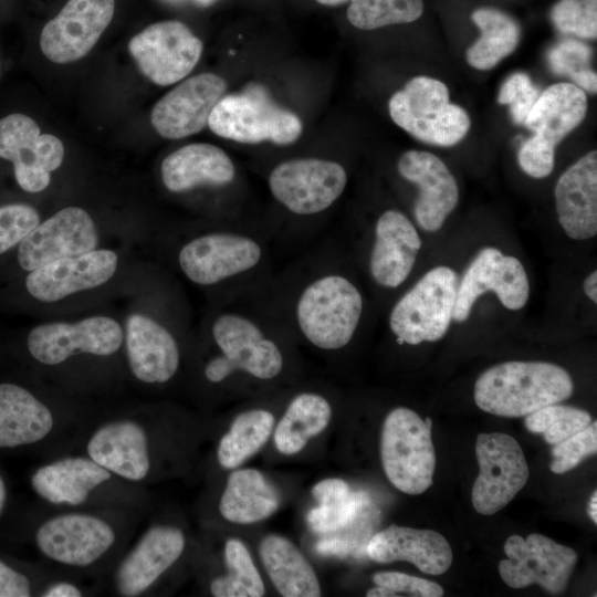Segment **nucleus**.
Masks as SVG:
<instances>
[{
	"mask_svg": "<svg viewBox=\"0 0 597 597\" xmlns=\"http://www.w3.org/2000/svg\"><path fill=\"white\" fill-rule=\"evenodd\" d=\"M199 6H209L211 4L214 0H195Z\"/></svg>",
	"mask_w": 597,
	"mask_h": 597,
	"instance_id": "nucleus-55",
	"label": "nucleus"
},
{
	"mask_svg": "<svg viewBox=\"0 0 597 597\" xmlns=\"http://www.w3.org/2000/svg\"><path fill=\"white\" fill-rule=\"evenodd\" d=\"M259 553L281 596H321L320 582L313 567L290 540L276 534L268 535L261 541Z\"/></svg>",
	"mask_w": 597,
	"mask_h": 597,
	"instance_id": "nucleus-33",
	"label": "nucleus"
},
{
	"mask_svg": "<svg viewBox=\"0 0 597 597\" xmlns=\"http://www.w3.org/2000/svg\"><path fill=\"white\" fill-rule=\"evenodd\" d=\"M124 342L122 326L108 316H91L74 323L52 322L35 326L27 338L31 356L48 366L77 354L111 356Z\"/></svg>",
	"mask_w": 597,
	"mask_h": 597,
	"instance_id": "nucleus-15",
	"label": "nucleus"
},
{
	"mask_svg": "<svg viewBox=\"0 0 597 597\" xmlns=\"http://www.w3.org/2000/svg\"><path fill=\"white\" fill-rule=\"evenodd\" d=\"M596 500H597V494H596V490H595L593 492L591 496H590L588 507H587L589 517L591 519V521L595 524H597V502H596Z\"/></svg>",
	"mask_w": 597,
	"mask_h": 597,
	"instance_id": "nucleus-52",
	"label": "nucleus"
},
{
	"mask_svg": "<svg viewBox=\"0 0 597 597\" xmlns=\"http://www.w3.org/2000/svg\"><path fill=\"white\" fill-rule=\"evenodd\" d=\"M348 176L339 163L318 157H300L276 164L268 175L275 202L297 220L314 219L344 193Z\"/></svg>",
	"mask_w": 597,
	"mask_h": 597,
	"instance_id": "nucleus-8",
	"label": "nucleus"
},
{
	"mask_svg": "<svg viewBox=\"0 0 597 597\" xmlns=\"http://www.w3.org/2000/svg\"><path fill=\"white\" fill-rule=\"evenodd\" d=\"M425 422L430 429L432 428V420L430 417L425 418Z\"/></svg>",
	"mask_w": 597,
	"mask_h": 597,
	"instance_id": "nucleus-56",
	"label": "nucleus"
},
{
	"mask_svg": "<svg viewBox=\"0 0 597 597\" xmlns=\"http://www.w3.org/2000/svg\"><path fill=\"white\" fill-rule=\"evenodd\" d=\"M396 125L416 139L437 146L458 144L468 134V113L450 102L447 85L429 76H416L397 91L388 103Z\"/></svg>",
	"mask_w": 597,
	"mask_h": 597,
	"instance_id": "nucleus-5",
	"label": "nucleus"
},
{
	"mask_svg": "<svg viewBox=\"0 0 597 597\" xmlns=\"http://www.w3.org/2000/svg\"><path fill=\"white\" fill-rule=\"evenodd\" d=\"M227 574L210 583L214 597H261L265 588L247 546L237 538L224 544Z\"/></svg>",
	"mask_w": 597,
	"mask_h": 597,
	"instance_id": "nucleus-38",
	"label": "nucleus"
},
{
	"mask_svg": "<svg viewBox=\"0 0 597 597\" xmlns=\"http://www.w3.org/2000/svg\"><path fill=\"white\" fill-rule=\"evenodd\" d=\"M503 551L507 558L499 563V573L502 580L515 589L537 584L547 593L561 594L577 562L573 548L537 533L526 538L511 535Z\"/></svg>",
	"mask_w": 597,
	"mask_h": 597,
	"instance_id": "nucleus-12",
	"label": "nucleus"
},
{
	"mask_svg": "<svg viewBox=\"0 0 597 597\" xmlns=\"http://www.w3.org/2000/svg\"><path fill=\"white\" fill-rule=\"evenodd\" d=\"M475 454L480 471L472 488V504L478 513L492 515L524 488L530 469L520 443L507 433L478 434Z\"/></svg>",
	"mask_w": 597,
	"mask_h": 597,
	"instance_id": "nucleus-11",
	"label": "nucleus"
},
{
	"mask_svg": "<svg viewBox=\"0 0 597 597\" xmlns=\"http://www.w3.org/2000/svg\"><path fill=\"white\" fill-rule=\"evenodd\" d=\"M591 59L590 48L574 39L557 43L547 55L551 70L558 75L570 76L573 73L587 69Z\"/></svg>",
	"mask_w": 597,
	"mask_h": 597,
	"instance_id": "nucleus-46",
	"label": "nucleus"
},
{
	"mask_svg": "<svg viewBox=\"0 0 597 597\" xmlns=\"http://www.w3.org/2000/svg\"><path fill=\"white\" fill-rule=\"evenodd\" d=\"M423 13L422 0H350L347 19L362 30L410 23Z\"/></svg>",
	"mask_w": 597,
	"mask_h": 597,
	"instance_id": "nucleus-39",
	"label": "nucleus"
},
{
	"mask_svg": "<svg viewBox=\"0 0 597 597\" xmlns=\"http://www.w3.org/2000/svg\"><path fill=\"white\" fill-rule=\"evenodd\" d=\"M185 547L180 528L168 524L150 526L118 563L113 577L116 593L124 597L145 594L180 558Z\"/></svg>",
	"mask_w": 597,
	"mask_h": 597,
	"instance_id": "nucleus-21",
	"label": "nucleus"
},
{
	"mask_svg": "<svg viewBox=\"0 0 597 597\" xmlns=\"http://www.w3.org/2000/svg\"><path fill=\"white\" fill-rule=\"evenodd\" d=\"M208 126L216 135L233 142H271L280 146L294 143L303 129L301 119L275 104L256 83L239 94L222 96L209 116Z\"/></svg>",
	"mask_w": 597,
	"mask_h": 597,
	"instance_id": "nucleus-6",
	"label": "nucleus"
},
{
	"mask_svg": "<svg viewBox=\"0 0 597 597\" xmlns=\"http://www.w3.org/2000/svg\"><path fill=\"white\" fill-rule=\"evenodd\" d=\"M318 506L307 514L310 527L317 533H328L348 525L357 516L364 496L350 491L342 479H325L312 489Z\"/></svg>",
	"mask_w": 597,
	"mask_h": 597,
	"instance_id": "nucleus-37",
	"label": "nucleus"
},
{
	"mask_svg": "<svg viewBox=\"0 0 597 597\" xmlns=\"http://www.w3.org/2000/svg\"><path fill=\"white\" fill-rule=\"evenodd\" d=\"M274 426V416L263 408L239 413L228 432L220 439L217 458L224 469H234L256 453L268 441Z\"/></svg>",
	"mask_w": 597,
	"mask_h": 597,
	"instance_id": "nucleus-36",
	"label": "nucleus"
},
{
	"mask_svg": "<svg viewBox=\"0 0 597 597\" xmlns=\"http://www.w3.org/2000/svg\"><path fill=\"white\" fill-rule=\"evenodd\" d=\"M398 174L418 186L419 196L413 216L419 228L438 231L459 201L454 176L436 155L422 150H407L397 161Z\"/></svg>",
	"mask_w": 597,
	"mask_h": 597,
	"instance_id": "nucleus-24",
	"label": "nucleus"
},
{
	"mask_svg": "<svg viewBox=\"0 0 597 597\" xmlns=\"http://www.w3.org/2000/svg\"><path fill=\"white\" fill-rule=\"evenodd\" d=\"M160 176L169 192L186 193L198 188L226 189L237 182L238 170L223 149L195 143L166 156Z\"/></svg>",
	"mask_w": 597,
	"mask_h": 597,
	"instance_id": "nucleus-27",
	"label": "nucleus"
},
{
	"mask_svg": "<svg viewBox=\"0 0 597 597\" xmlns=\"http://www.w3.org/2000/svg\"><path fill=\"white\" fill-rule=\"evenodd\" d=\"M117 266L116 252L94 249L80 255L55 260L31 271L27 275L25 287L38 301L52 303L105 284L113 277Z\"/></svg>",
	"mask_w": 597,
	"mask_h": 597,
	"instance_id": "nucleus-23",
	"label": "nucleus"
},
{
	"mask_svg": "<svg viewBox=\"0 0 597 597\" xmlns=\"http://www.w3.org/2000/svg\"><path fill=\"white\" fill-rule=\"evenodd\" d=\"M376 587L366 593L367 597H440L443 588L431 580L399 572H379L374 574Z\"/></svg>",
	"mask_w": 597,
	"mask_h": 597,
	"instance_id": "nucleus-42",
	"label": "nucleus"
},
{
	"mask_svg": "<svg viewBox=\"0 0 597 597\" xmlns=\"http://www.w3.org/2000/svg\"><path fill=\"white\" fill-rule=\"evenodd\" d=\"M39 223V212L29 205L0 206V254L19 244Z\"/></svg>",
	"mask_w": 597,
	"mask_h": 597,
	"instance_id": "nucleus-44",
	"label": "nucleus"
},
{
	"mask_svg": "<svg viewBox=\"0 0 597 597\" xmlns=\"http://www.w3.org/2000/svg\"><path fill=\"white\" fill-rule=\"evenodd\" d=\"M6 496H7L6 484L2 476L0 475V513L3 510L4 503H6Z\"/></svg>",
	"mask_w": 597,
	"mask_h": 597,
	"instance_id": "nucleus-53",
	"label": "nucleus"
},
{
	"mask_svg": "<svg viewBox=\"0 0 597 597\" xmlns=\"http://www.w3.org/2000/svg\"><path fill=\"white\" fill-rule=\"evenodd\" d=\"M366 552L374 562L407 561L429 575H441L452 564L451 546L440 533L396 524L375 534Z\"/></svg>",
	"mask_w": 597,
	"mask_h": 597,
	"instance_id": "nucleus-29",
	"label": "nucleus"
},
{
	"mask_svg": "<svg viewBox=\"0 0 597 597\" xmlns=\"http://www.w3.org/2000/svg\"><path fill=\"white\" fill-rule=\"evenodd\" d=\"M551 19L561 33L596 39L597 0H559L552 8Z\"/></svg>",
	"mask_w": 597,
	"mask_h": 597,
	"instance_id": "nucleus-41",
	"label": "nucleus"
},
{
	"mask_svg": "<svg viewBox=\"0 0 597 597\" xmlns=\"http://www.w3.org/2000/svg\"><path fill=\"white\" fill-rule=\"evenodd\" d=\"M597 452V422L563 440L552 449L549 470L563 474L577 467L586 457Z\"/></svg>",
	"mask_w": 597,
	"mask_h": 597,
	"instance_id": "nucleus-43",
	"label": "nucleus"
},
{
	"mask_svg": "<svg viewBox=\"0 0 597 597\" xmlns=\"http://www.w3.org/2000/svg\"><path fill=\"white\" fill-rule=\"evenodd\" d=\"M96 226L86 210L66 207L39 223L18 248L19 265L33 271L46 263L96 248Z\"/></svg>",
	"mask_w": 597,
	"mask_h": 597,
	"instance_id": "nucleus-19",
	"label": "nucleus"
},
{
	"mask_svg": "<svg viewBox=\"0 0 597 597\" xmlns=\"http://www.w3.org/2000/svg\"><path fill=\"white\" fill-rule=\"evenodd\" d=\"M586 93L573 83H556L540 93L524 124L533 136L556 147L585 118Z\"/></svg>",
	"mask_w": 597,
	"mask_h": 597,
	"instance_id": "nucleus-31",
	"label": "nucleus"
},
{
	"mask_svg": "<svg viewBox=\"0 0 597 597\" xmlns=\"http://www.w3.org/2000/svg\"><path fill=\"white\" fill-rule=\"evenodd\" d=\"M568 371L553 363L512 360L484 370L474 385L476 406L489 413L519 418L572 396Z\"/></svg>",
	"mask_w": 597,
	"mask_h": 597,
	"instance_id": "nucleus-4",
	"label": "nucleus"
},
{
	"mask_svg": "<svg viewBox=\"0 0 597 597\" xmlns=\"http://www.w3.org/2000/svg\"><path fill=\"white\" fill-rule=\"evenodd\" d=\"M591 422L588 411L572 406L553 404L525 416L526 429L542 434L549 444H557L585 429Z\"/></svg>",
	"mask_w": 597,
	"mask_h": 597,
	"instance_id": "nucleus-40",
	"label": "nucleus"
},
{
	"mask_svg": "<svg viewBox=\"0 0 597 597\" xmlns=\"http://www.w3.org/2000/svg\"><path fill=\"white\" fill-rule=\"evenodd\" d=\"M256 292L293 343L321 352L344 349L363 322V292L327 241L274 271Z\"/></svg>",
	"mask_w": 597,
	"mask_h": 597,
	"instance_id": "nucleus-1",
	"label": "nucleus"
},
{
	"mask_svg": "<svg viewBox=\"0 0 597 597\" xmlns=\"http://www.w3.org/2000/svg\"><path fill=\"white\" fill-rule=\"evenodd\" d=\"M280 493L255 469L233 471L219 502L220 514L237 524H251L271 516L280 506Z\"/></svg>",
	"mask_w": 597,
	"mask_h": 597,
	"instance_id": "nucleus-32",
	"label": "nucleus"
},
{
	"mask_svg": "<svg viewBox=\"0 0 597 597\" xmlns=\"http://www.w3.org/2000/svg\"><path fill=\"white\" fill-rule=\"evenodd\" d=\"M316 1L324 6L335 7V6L344 4L349 0H316Z\"/></svg>",
	"mask_w": 597,
	"mask_h": 597,
	"instance_id": "nucleus-54",
	"label": "nucleus"
},
{
	"mask_svg": "<svg viewBox=\"0 0 597 597\" xmlns=\"http://www.w3.org/2000/svg\"><path fill=\"white\" fill-rule=\"evenodd\" d=\"M114 478L112 472L85 455H69L38 468L31 486L45 502L56 506L86 504L98 489Z\"/></svg>",
	"mask_w": 597,
	"mask_h": 597,
	"instance_id": "nucleus-26",
	"label": "nucleus"
},
{
	"mask_svg": "<svg viewBox=\"0 0 597 597\" xmlns=\"http://www.w3.org/2000/svg\"><path fill=\"white\" fill-rule=\"evenodd\" d=\"M227 83L214 73L193 75L164 95L153 107L150 122L168 139H180L202 130L223 96Z\"/></svg>",
	"mask_w": 597,
	"mask_h": 597,
	"instance_id": "nucleus-20",
	"label": "nucleus"
},
{
	"mask_svg": "<svg viewBox=\"0 0 597 597\" xmlns=\"http://www.w3.org/2000/svg\"><path fill=\"white\" fill-rule=\"evenodd\" d=\"M558 222L573 240L597 234V151L591 150L567 168L556 182Z\"/></svg>",
	"mask_w": 597,
	"mask_h": 597,
	"instance_id": "nucleus-28",
	"label": "nucleus"
},
{
	"mask_svg": "<svg viewBox=\"0 0 597 597\" xmlns=\"http://www.w3.org/2000/svg\"><path fill=\"white\" fill-rule=\"evenodd\" d=\"M83 590L74 583L59 580L49 584L41 593L42 597H81Z\"/></svg>",
	"mask_w": 597,
	"mask_h": 597,
	"instance_id": "nucleus-49",
	"label": "nucleus"
},
{
	"mask_svg": "<svg viewBox=\"0 0 597 597\" xmlns=\"http://www.w3.org/2000/svg\"><path fill=\"white\" fill-rule=\"evenodd\" d=\"M332 417L326 396L316 391H301L289 402L276 429L274 443L283 454L300 452L307 441L320 434Z\"/></svg>",
	"mask_w": 597,
	"mask_h": 597,
	"instance_id": "nucleus-34",
	"label": "nucleus"
},
{
	"mask_svg": "<svg viewBox=\"0 0 597 597\" xmlns=\"http://www.w3.org/2000/svg\"><path fill=\"white\" fill-rule=\"evenodd\" d=\"M258 287L214 300L203 326L205 338L213 347L202 366L210 385L219 386L237 376L273 381L285 371V348L293 341L268 310Z\"/></svg>",
	"mask_w": 597,
	"mask_h": 597,
	"instance_id": "nucleus-2",
	"label": "nucleus"
},
{
	"mask_svg": "<svg viewBox=\"0 0 597 597\" xmlns=\"http://www.w3.org/2000/svg\"><path fill=\"white\" fill-rule=\"evenodd\" d=\"M577 87L584 92L595 94L597 91V75L596 72L589 67L579 70L569 76Z\"/></svg>",
	"mask_w": 597,
	"mask_h": 597,
	"instance_id": "nucleus-50",
	"label": "nucleus"
},
{
	"mask_svg": "<svg viewBox=\"0 0 597 597\" xmlns=\"http://www.w3.org/2000/svg\"><path fill=\"white\" fill-rule=\"evenodd\" d=\"M380 458L387 479L399 491L418 495L431 486L436 468L431 429L413 410L397 407L386 416Z\"/></svg>",
	"mask_w": 597,
	"mask_h": 597,
	"instance_id": "nucleus-9",
	"label": "nucleus"
},
{
	"mask_svg": "<svg viewBox=\"0 0 597 597\" xmlns=\"http://www.w3.org/2000/svg\"><path fill=\"white\" fill-rule=\"evenodd\" d=\"M114 10L115 0H69L42 29V53L59 64L84 57L109 25Z\"/></svg>",
	"mask_w": 597,
	"mask_h": 597,
	"instance_id": "nucleus-18",
	"label": "nucleus"
},
{
	"mask_svg": "<svg viewBox=\"0 0 597 597\" xmlns=\"http://www.w3.org/2000/svg\"><path fill=\"white\" fill-rule=\"evenodd\" d=\"M517 161L521 169L532 178L551 175L555 165V147L531 136L520 147Z\"/></svg>",
	"mask_w": 597,
	"mask_h": 597,
	"instance_id": "nucleus-47",
	"label": "nucleus"
},
{
	"mask_svg": "<svg viewBox=\"0 0 597 597\" xmlns=\"http://www.w3.org/2000/svg\"><path fill=\"white\" fill-rule=\"evenodd\" d=\"M538 95L540 91L530 76L523 72H515L503 82L498 95V102L510 106L514 123L524 124Z\"/></svg>",
	"mask_w": 597,
	"mask_h": 597,
	"instance_id": "nucleus-45",
	"label": "nucleus"
},
{
	"mask_svg": "<svg viewBox=\"0 0 597 597\" xmlns=\"http://www.w3.org/2000/svg\"><path fill=\"white\" fill-rule=\"evenodd\" d=\"M56 427L51 408L15 384H0V449L41 442Z\"/></svg>",
	"mask_w": 597,
	"mask_h": 597,
	"instance_id": "nucleus-30",
	"label": "nucleus"
},
{
	"mask_svg": "<svg viewBox=\"0 0 597 597\" xmlns=\"http://www.w3.org/2000/svg\"><path fill=\"white\" fill-rule=\"evenodd\" d=\"M457 287V273L446 265L421 276L389 312L388 327L397 343L419 345L441 339L453 320Z\"/></svg>",
	"mask_w": 597,
	"mask_h": 597,
	"instance_id": "nucleus-7",
	"label": "nucleus"
},
{
	"mask_svg": "<svg viewBox=\"0 0 597 597\" xmlns=\"http://www.w3.org/2000/svg\"><path fill=\"white\" fill-rule=\"evenodd\" d=\"M118 531L107 517L93 512H64L48 517L35 532V545L50 562L88 568L111 554Z\"/></svg>",
	"mask_w": 597,
	"mask_h": 597,
	"instance_id": "nucleus-10",
	"label": "nucleus"
},
{
	"mask_svg": "<svg viewBox=\"0 0 597 597\" xmlns=\"http://www.w3.org/2000/svg\"><path fill=\"white\" fill-rule=\"evenodd\" d=\"M480 29V38L467 50V62L474 69H493L516 49L521 28L510 14L490 7L474 10L471 14Z\"/></svg>",
	"mask_w": 597,
	"mask_h": 597,
	"instance_id": "nucleus-35",
	"label": "nucleus"
},
{
	"mask_svg": "<svg viewBox=\"0 0 597 597\" xmlns=\"http://www.w3.org/2000/svg\"><path fill=\"white\" fill-rule=\"evenodd\" d=\"M202 50L201 40L177 20L153 23L128 43L139 71L160 86L175 84L188 75L200 60Z\"/></svg>",
	"mask_w": 597,
	"mask_h": 597,
	"instance_id": "nucleus-13",
	"label": "nucleus"
},
{
	"mask_svg": "<svg viewBox=\"0 0 597 597\" xmlns=\"http://www.w3.org/2000/svg\"><path fill=\"white\" fill-rule=\"evenodd\" d=\"M422 247L411 220L389 208L376 218L369 234L366 269L380 290H396L409 277Z\"/></svg>",
	"mask_w": 597,
	"mask_h": 597,
	"instance_id": "nucleus-17",
	"label": "nucleus"
},
{
	"mask_svg": "<svg viewBox=\"0 0 597 597\" xmlns=\"http://www.w3.org/2000/svg\"><path fill=\"white\" fill-rule=\"evenodd\" d=\"M269 228L228 221L180 242L177 266L192 284L223 298L251 291L273 272Z\"/></svg>",
	"mask_w": 597,
	"mask_h": 597,
	"instance_id": "nucleus-3",
	"label": "nucleus"
},
{
	"mask_svg": "<svg viewBox=\"0 0 597 597\" xmlns=\"http://www.w3.org/2000/svg\"><path fill=\"white\" fill-rule=\"evenodd\" d=\"M124 339L129 369L137 380L161 385L178 373L180 346L165 324L148 315L132 314L126 322Z\"/></svg>",
	"mask_w": 597,
	"mask_h": 597,
	"instance_id": "nucleus-25",
	"label": "nucleus"
},
{
	"mask_svg": "<svg viewBox=\"0 0 597 597\" xmlns=\"http://www.w3.org/2000/svg\"><path fill=\"white\" fill-rule=\"evenodd\" d=\"M85 454L132 483L145 481L153 468L148 431L133 418L113 419L95 428L86 441Z\"/></svg>",
	"mask_w": 597,
	"mask_h": 597,
	"instance_id": "nucleus-22",
	"label": "nucleus"
},
{
	"mask_svg": "<svg viewBox=\"0 0 597 597\" xmlns=\"http://www.w3.org/2000/svg\"><path fill=\"white\" fill-rule=\"evenodd\" d=\"M583 290L587 297L593 302L597 303V272L593 271L584 281Z\"/></svg>",
	"mask_w": 597,
	"mask_h": 597,
	"instance_id": "nucleus-51",
	"label": "nucleus"
},
{
	"mask_svg": "<svg viewBox=\"0 0 597 597\" xmlns=\"http://www.w3.org/2000/svg\"><path fill=\"white\" fill-rule=\"evenodd\" d=\"M0 158L13 164L18 185L27 192H41L51 172L64 159V145L51 134H41L36 122L20 113L0 119Z\"/></svg>",
	"mask_w": 597,
	"mask_h": 597,
	"instance_id": "nucleus-14",
	"label": "nucleus"
},
{
	"mask_svg": "<svg viewBox=\"0 0 597 597\" xmlns=\"http://www.w3.org/2000/svg\"><path fill=\"white\" fill-rule=\"evenodd\" d=\"M492 291L510 311L522 310L530 297V282L522 262L494 247L479 251L458 283L453 320L464 322L476 298Z\"/></svg>",
	"mask_w": 597,
	"mask_h": 597,
	"instance_id": "nucleus-16",
	"label": "nucleus"
},
{
	"mask_svg": "<svg viewBox=\"0 0 597 597\" xmlns=\"http://www.w3.org/2000/svg\"><path fill=\"white\" fill-rule=\"evenodd\" d=\"M31 595L30 579L0 561V597H29Z\"/></svg>",
	"mask_w": 597,
	"mask_h": 597,
	"instance_id": "nucleus-48",
	"label": "nucleus"
}]
</instances>
